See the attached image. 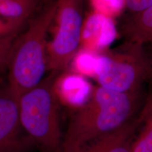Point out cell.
Returning a JSON list of instances; mask_svg holds the SVG:
<instances>
[{
  "mask_svg": "<svg viewBox=\"0 0 152 152\" xmlns=\"http://www.w3.org/2000/svg\"><path fill=\"white\" fill-rule=\"evenodd\" d=\"M125 7L135 14H139L152 7V0H125Z\"/></svg>",
  "mask_w": 152,
  "mask_h": 152,
  "instance_id": "2e32d148",
  "label": "cell"
},
{
  "mask_svg": "<svg viewBox=\"0 0 152 152\" xmlns=\"http://www.w3.org/2000/svg\"><path fill=\"white\" fill-rule=\"evenodd\" d=\"M123 33L130 43L144 45L152 42V7L135 14L125 21Z\"/></svg>",
  "mask_w": 152,
  "mask_h": 152,
  "instance_id": "30bf717a",
  "label": "cell"
},
{
  "mask_svg": "<svg viewBox=\"0 0 152 152\" xmlns=\"http://www.w3.org/2000/svg\"><path fill=\"white\" fill-rule=\"evenodd\" d=\"M18 35L16 34L0 39V77L5 71H7L13 45Z\"/></svg>",
  "mask_w": 152,
  "mask_h": 152,
  "instance_id": "5bb4252c",
  "label": "cell"
},
{
  "mask_svg": "<svg viewBox=\"0 0 152 152\" xmlns=\"http://www.w3.org/2000/svg\"><path fill=\"white\" fill-rule=\"evenodd\" d=\"M144 45H147V49L144 48V46H143L144 49V51H145L146 54L152 56V42H149V43H147V44H144Z\"/></svg>",
  "mask_w": 152,
  "mask_h": 152,
  "instance_id": "e0dca14e",
  "label": "cell"
},
{
  "mask_svg": "<svg viewBox=\"0 0 152 152\" xmlns=\"http://www.w3.org/2000/svg\"><path fill=\"white\" fill-rule=\"evenodd\" d=\"M94 12L114 18L119 16L125 7V0H90Z\"/></svg>",
  "mask_w": 152,
  "mask_h": 152,
  "instance_id": "4fadbf2b",
  "label": "cell"
},
{
  "mask_svg": "<svg viewBox=\"0 0 152 152\" xmlns=\"http://www.w3.org/2000/svg\"><path fill=\"white\" fill-rule=\"evenodd\" d=\"M58 74L51 72L18 99L22 128L40 152H58L61 145V104L54 88Z\"/></svg>",
  "mask_w": 152,
  "mask_h": 152,
  "instance_id": "3957f363",
  "label": "cell"
},
{
  "mask_svg": "<svg viewBox=\"0 0 152 152\" xmlns=\"http://www.w3.org/2000/svg\"><path fill=\"white\" fill-rule=\"evenodd\" d=\"M54 38L47 43V71L61 73L68 70L80 48L83 25V0H56Z\"/></svg>",
  "mask_w": 152,
  "mask_h": 152,
  "instance_id": "5b68a950",
  "label": "cell"
},
{
  "mask_svg": "<svg viewBox=\"0 0 152 152\" xmlns=\"http://www.w3.org/2000/svg\"><path fill=\"white\" fill-rule=\"evenodd\" d=\"M24 24L0 17V39L19 34Z\"/></svg>",
  "mask_w": 152,
  "mask_h": 152,
  "instance_id": "9a60e30c",
  "label": "cell"
},
{
  "mask_svg": "<svg viewBox=\"0 0 152 152\" xmlns=\"http://www.w3.org/2000/svg\"><path fill=\"white\" fill-rule=\"evenodd\" d=\"M93 87L84 76L67 71L58 74L54 83L60 104L73 109L86 103Z\"/></svg>",
  "mask_w": 152,
  "mask_h": 152,
  "instance_id": "9c48e42d",
  "label": "cell"
},
{
  "mask_svg": "<svg viewBox=\"0 0 152 152\" xmlns=\"http://www.w3.org/2000/svg\"><path fill=\"white\" fill-rule=\"evenodd\" d=\"M33 148L20 123L18 98L8 83H0V152H29Z\"/></svg>",
  "mask_w": 152,
  "mask_h": 152,
  "instance_id": "8992f818",
  "label": "cell"
},
{
  "mask_svg": "<svg viewBox=\"0 0 152 152\" xmlns=\"http://www.w3.org/2000/svg\"><path fill=\"white\" fill-rule=\"evenodd\" d=\"M55 1V0H44V1H45V4H48L52 2V1Z\"/></svg>",
  "mask_w": 152,
  "mask_h": 152,
  "instance_id": "ac0fdd59",
  "label": "cell"
},
{
  "mask_svg": "<svg viewBox=\"0 0 152 152\" xmlns=\"http://www.w3.org/2000/svg\"><path fill=\"white\" fill-rule=\"evenodd\" d=\"M143 108L122 127L88 144L78 152H131V144L143 120Z\"/></svg>",
  "mask_w": 152,
  "mask_h": 152,
  "instance_id": "ba28073f",
  "label": "cell"
},
{
  "mask_svg": "<svg viewBox=\"0 0 152 152\" xmlns=\"http://www.w3.org/2000/svg\"><path fill=\"white\" fill-rule=\"evenodd\" d=\"M113 18L93 11L83 22L80 49L99 54L116 39Z\"/></svg>",
  "mask_w": 152,
  "mask_h": 152,
  "instance_id": "52a82bcc",
  "label": "cell"
},
{
  "mask_svg": "<svg viewBox=\"0 0 152 152\" xmlns=\"http://www.w3.org/2000/svg\"><path fill=\"white\" fill-rule=\"evenodd\" d=\"M56 0L30 19L26 31L15 40L7 68V83L16 96L35 87L47 71V36L54 20Z\"/></svg>",
  "mask_w": 152,
  "mask_h": 152,
  "instance_id": "7a4b0ae2",
  "label": "cell"
},
{
  "mask_svg": "<svg viewBox=\"0 0 152 152\" xmlns=\"http://www.w3.org/2000/svg\"><path fill=\"white\" fill-rule=\"evenodd\" d=\"M4 1V0H0V4H1V3H2Z\"/></svg>",
  "mask_w": 152,
  "mask_h": 152,
  "instance_id": "d6986e66",
  "label": "cell"
},
{
  "mask_svg": "<svg viewBox=\"0 0 152 152\" xmlns=\"http://www.w3.org/2000/svg\"><path fill=\"white\" fill-rule=\"evenodd\" d=\"M95 79L99 86L114 92L142 91L144 83L150 80L143 45L130 43L122 52L99 54Z\"/></svg>",
  "mask_w": 152,
  "mask_h": 152,
  "instance_id": "277c9868",
  "label": "cell"
},
{
  "mask_svg": "<svg viewBox=\"0 0 152 152\" xmlns=\"http://www.w3.org/2000/svg\"><path fill=\"white\" fill-rule=\"evenodd\" d=\"M142 122L133 139L131 152H152V93L146 98Z\"/></svg>",
  "mask_w": 152,
  "mask_h": 152,
  "instance_id": "8fae6325",
  "label": "cell"
},
{
  "mask_svg": "<svg viewBox=\"0 0 152 152\" xmlns=\"http://www.w3.org/2000/svg\"><path fill=\"white\" fill-rule=\"evenodd\" d=\"M145 100L142 91L121 93L94 86L86 103L70 118L58 152H78L120 128L141 111Z\"/></svg>",
  "mask_w": 152,
  "mask_h": 152,
  "instance_id": "6da1fadb",
  "label": "cell"
},
{
  "mask_svg": "<svg viewBox=\"0 0 152 152\" xmlns=\"http://www.w3.org/2000/svg\"><path fill=\"white\" fill-rule=\"evenodd\" d=\"M99 57V54L80 49L71 63L73 68L72 72L84 77H96Z\"/></svg>",
  "mask_w": 152,
  "mask_h": 152,
  "instance_id": "7c38bea8",
  "label": "cell"
}]
</instances>
